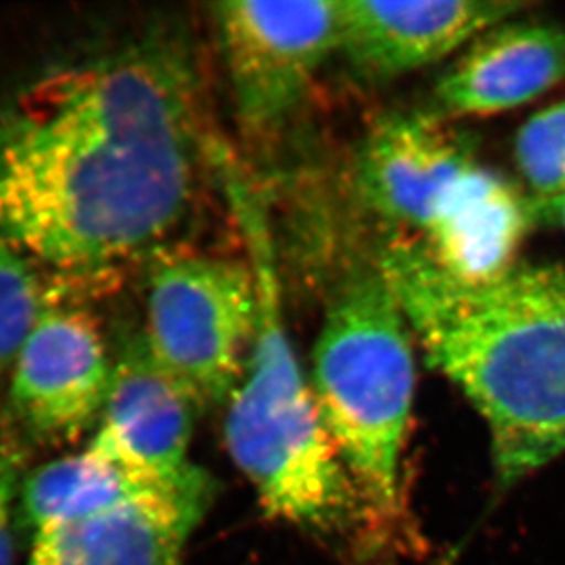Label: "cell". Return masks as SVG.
<instances>
[{"label": "cell", "instance_id": "6da1fadb", "mask_svg": "<svg viewBox=\"0 0 565 565\" xmlns=\"http://www.w3.org/2000/svg\"><path fill=\"white\" fill-rule=\"evenodd\" d=\"M209 149L172 35L46 70L0 103V238L60 271L116 266L182 222Z\"/></svg>", "mask_w": 565, "mask_h": 565}, {"label": "cell", "instance_id": "7a4b0ae2", "mask_svg": "<svg viewBox=\"0 0 565 565\" xmlns=\"http://www.w3.org/2000/svg\"><path fill=\"white\" fill-rule=\"evenodd\" d=\"M427 361L456 384L491 434L500 489L565 452V267L516 264L489 282L443 271L423 242L379 255Z\"/></svg>", "mask_w": 565, "mask_h": 565}, {"label": "cell", "instance_id": "3957f363", "mask_svg": "<svg viewBox=\"0 0 565 565\" xmlns=\"http://www.w3.org/2000/svg\"><path fill=\"white\" fill-rule=\"evenodd\" d=\"M224 191L258 294L255 339L230 397L225 443L266 516L315 533H342L363 522L366 511L289 339L266 203L246 178H233Z\"/></svg>", "mask_w": 565, "mask_h": 565}, {"label": "cell", "instance_id": "277c9868", "mask_svg": "<svg viewBox=\"0 0 565 565\" xmlns=\"http://www.w3.org/2000/svg\"><path fill=\"white\" fill-rule=\"evenodd\" d=\"M411 326L379 267L353 271L326 311L311 390L366 520L399 511L416 364Z\"/></svg>", "mask_w": 565, "mask_h": 565}, {"label": "cell", "instance_id": "5b68a950", "mask_svg": "<svg viewBox=\"0 0 565 565\" xmlns=\"http://www.w3.org/2000/svg\"><path fill=\"white\" fill-rule=\"evenodd\" d=\"M258 294L249 260L169 256L152 267L147 352L198 408L230 401L255 339Z\"/></svg>", "mask_w": 565, "mask_h": 565}, {"label": "cell", "instance_id": "8992f818", "mask_svg": "<svg viewBox=\"0 0 565 565\" xmlns=\"http://www.w3.org/2000/svg\"><path fill=\"white\" fill-rule=\"evenodd\" d=\"M235 113L249 136L277 130L341 39V2L233 0L213 6Z\"/></svg>", "mask_w": 565, "mask_h": 565}, {"label": "cell", "instance_id": "52a82bcc", "mask_svg": "<svg viewBox=\"0 0 565 565\" xmlns=\"http://www.w3.org/2000/svg\"><path fill=\"white\" fill-rule=\"evenodd\" d=\"M114 369L96 317L46 300L8 379V425L22 443L75 441L99 422Z\"/></svg>", "mask_w": 565, "mask_h": 565}, {"label": "cell", "instance_id": "ba28073f", "mask_svg": "<svg viewBox=\"0 0 565 565\" xmlns=\"http://www.w3.org/2000/svg\"><path fill=\"white\" fill-rule=\"evenodd\" d=\"M476 167L467 136L438 114H390L359 147L355 183L381 218L425 233Z\"/></svg>", "mask_w": 565, "mask_h": 565}, {"label": "cell", "instance_id": "9c48e42d", "mask_svg": "<svg viewBox=\"0 0 565 565\" xmlns=\"http://www.w3.org/2000/svg\"><path fill=\"white\" fill-rule=\"evenodd\" d=\"M211 498L213 481L198 469L178 486L41 529L28 565H183Z\"/></svg>", "mask_w": 565, "mask_h": 565}, {"label": "cell", "instance_id": "30bf717a", "mask_svg": "<svg viewBox=\"0 0 565 565\" xmlns=\"http://www.w3.org/2000/svg\"><path fill=\"white\" fill-rule=\"evenodd\" d=\"M196 403L134 337L116 359L113 388L86 450L158 483H178L198 467L188 459Z\"/></svg>", "mask_w": 565, "mask_h": 565}, {"label": "cell", "instance_id": "8fae6325", "mask_svg": "<svg viewBox=\"0 0 565 565\" xmlns=\"http://www.w3.org/2000/svg\"><path fill=\"white\" fill-rule=\"evenodd\" d=\"M527 8L514 0H341L339 52L364 79H395L447 57Z\"/></svg>", "mask_w": 565, "mask_h": 565}, {"label": "cell", "instance_id": "7c38bea8", "mask_svg": "<svg viewBox=\"0 0 565 565\" xmlns=\"http://www.w3.org/2000/svg\"><path fill=\"white\" fill-rule=\"evenodd\" d=\"M565 79V28L509 21L481 33L436 85L438 116H489L533 102Z\"/></svg>", "mask_w": 565, "mask_h": 565}, {"label": "cell", "instance_id": "4fadbf2b", "mask_svg": "<svg viewBox=\"0 0 565 565\" xmlns=\"http://www.w3.org/2000/svg\"><path fill=\"white\" fill-rule=\"evenodd\" d=\"M534 216V205L505 178L476 167L425 231L423 246L448 275L463 282H489L516 266Z\"/></svg>", "mask_w": 565, "mask_h": 565}, {"label": "cell", "instance_id": "5bb4252c", "mask_svg": "<svg viewBox=\"0 0 565 565\" xmlns=\"http://www.w3.org/2000/svg\"><path fill=\"white\" fill-rule=\"evenodd\" d=\"M178 483L147 480L107 459L97 458L85 448V452L54 459L26 476L19 491V518L22 525L35 534L49 525L86 516L128 498Z\"/></svg>", "mask_w": 565, "mask_h": 565}, {"label": "cell", "instance_id": "9a60e30c", "mask_svg": "<svg viewBox=\"0 0 565 565\" xmlns=\"http://www.w3.org/2000/svg\"><path fill=\"white\" fill-rule=\"evenodd\" d=\"M514 158L534 211L553 214L565 194V102L534 114L514 141Z\"/></svg>", "mask_w": 565, "mask_h": 565}, {"label": "cell", "instance_id": "2e32d148", "mask_svg": "<svg viewBox=\"0 0 565 565\" xmlns=\"http://www.w3.org/2000/svg\"><path fill=\"white\" fill-rule=\"evenodd\" d=\"M46 305L33 262L0 238V388Z\"/></svg>", "mask_w": 565, "mask_h": 565}, {"label": "cell", "instance_id": "e0dca14e", "mask_svg": "<svg viewBox=\"0 0 565 565\" xmlns=\"http://www.w3.org/2000/svg\"><path fill=\"white\" fill-rule=\"evenodd\" d=\"M22 467L24 443L10 427L0 428V565H13V502Z\"/></svg>", "mask_w": 565, "mask_h": 565}, {"label": "cell", "instance_id": "ac0fdd59", "mask_svg": "<svg viewBox=\"0 0 565 565\" xmlns=\"http://www.w3.org/2000/svg\"><path fill=\"white\" fill-rule=\"evenodd\" d=\"M553 213L556 214V218L562 220L565 225V194L561 198V202L556 203L555 211Z\"/></svg>", "mask_w": 565, "mask_h": 565}]
</instances>
